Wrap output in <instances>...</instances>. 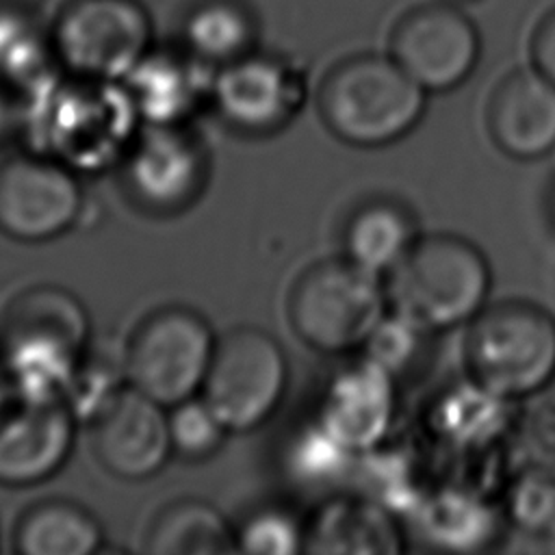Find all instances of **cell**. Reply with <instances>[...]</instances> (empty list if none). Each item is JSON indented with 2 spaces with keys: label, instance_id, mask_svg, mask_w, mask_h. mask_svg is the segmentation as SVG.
<instances>
[{
  "label": "cell",
  "instance_id": "1",
  "mask_svg": "<svg viewBox=\"0 0 555 555\" xmlns=\"http://www.w3.org/2000/svg\"><path fill=\"white\" fill-rule=\"evenodd\" d=\"M22 98L20 139L76 173L121 165L143 121L121 80H95L61 69Z\"/></svg>",
  "mask_w": 555,
  "mask_h": 555
},
{
  "label": "cell",
  "instance_id": "2",
  "mask_svg": "<svg viewBox=\"0 0 555 555\" xmlns=\"http://www.w3.org/2000/svg\"><path fill=\"white\" fill-rule=\"evenodd\" d=\"M89 336V314L74 293L54 284L30 286L0 317L2 373L26 392L65 397Z\"/></svg>",
  "mask_w": 555,
  "mask_h": 555
},
{
  "label": "cell",
  "instance_id": "3",
  "mask_svg": "<svg viewBox=\"0 0 555 555\" xmlns=\"http://www.w3.org/2000/svg\"><path fill=\"white\" fill-rule=\"evenodd\" d=\"M427 95L390 54L362 52L325 72L317 89V106L321 121L338 141L382 147L418 126Z\"/></svg>",
  "mask_w": 555,
  "mask_h": 555
},
{
  "label": "cell",
  "instance_id": "4",
  "mask_svg": "<svg viewBox=\"0 0 555 555\" xmlns=\"http://www.w3.org/2000/svg\"><path fill=\"white\" fill-rule=\"evenodd\" d=\"M384 282L392 312L421 330H451L483 310L492 271L473 241L434 232L421 234Z\"/></svg>",
  "mask_w": 555,
  "mask_h": 555
},
{
  "label": "cell",
  "instance_id": "5",
  "mask_svg": "<svg viewBox=\"0 0 555 555\" xmlns=\"http://www.w3.org/2000/svg\"><path fill=\"white\" fill-rule=\"evenodd\" d=\"M464 358L473 384L490 395H535L555 377V317L525 299L486 304L468 323Z\"/></svg>",
  "mask_w": 555,
  "mask_h": 555
},
{
  "label": "cell",
  "instance_id": "6",
  "mask_svg": "<svg viewBox=\"0 0 555 555\" xmlns=\"http://www.w3.org/2000/svg\"><path fill=\"white\" fill-rule=\"evenodd\" d=\"M293 332L314 351L347 353L364 347L390 312L384 278L347 256L310 264L286 299Z\"/></svg>",
  "mask_w": 555,
  "mask_h": 555
},
{
  "label": "cell",
  "instance_id": "7",
  "mask_svg": "<svg viewBox=\"0 0 555 555\" xmlns=\"http://www.w3.org/2000/svg\"><path fill=\"white\" fill-rule=\"evenodd\" d=\"M48 33L56 67L95 80H124L152 48L141 0H65Z\"/></svg>",
  "mask_w": 555,
  "mask_h": 555
},
{
  "label": "cell",
  "instance_id": "8",
  "mask_svg": "<svg viewBox=\"0 0 555 555\" xmlns=\"http://www.w3.org/2000/svg\"><path fill=\"white\" fill-rule=\"evenodd\" d=\"M217 338L210 323L189 306L150 312L124 347L128 384L163 408L202 392Z\"/></svg>",
  "mask_w": 555,
  "mask_h": 555
},
{
  "label": "cell",
  "instance_id": "9",
  "mask_svg": "<svg viewBox=\"0 0 555 555\" xmlns=\"http://www.w3.org/2000/svg\"><path fill=\"white\" fill-rule=\"evenodd\" d=\"M288 386V360L264 330L245 325L217 338L202 397L230 434L264 425Z\"/></svg>",
  "mask_w": 555,
  "mask_h": 555
},
{
  "label": "cell",
  "instance_id": "10",
  "mask_svg": "<svg viewBox=\"0 0 555 555\" xmlns=\"http://www.w3.org/2000/svg\"><path fill=\"white\" fill-rule=\"evenodd\" d=\"M388 54L427 93H444L477 69L481 35L460 7L431 0L397 17L388 37Z\"/></svg>",
  "mask_w": 555,
  "mask_h": 555
},
{
  "label": "cell",
  "instance_id": "11",
  "mask_svg": "<svg viewBox=\"0 0 555 555\" xmlns=\"http://www.w3.org/2000/svg\"><path fill=\"white\" fill-rule=\"evenodd\" d=\"M85 210L78 173L54 156L24 150L0 163V232L46 243L69 232Z\"/></svg>",
  "mask_w": 555,
  "mask_h": 555
},
{
  "label": "cell",
  "instance_id": "12",
  "mask_svg": "<svg viewBox=\"0 0 555 555\" xmlns=\"http://www.w3.org/2000/svg\"><path fill=\"white\" fill-rule=\"evenodd\" d=\"M76 416L65 397L26 392L0 382V483L26 488L46 481L74 449Z\"/></svg>",
  "mask_w": 555,
  "mask_h": 555
},
{
  "label": "cell",
  "instance_id": "13",
  "mask_svg": "<svg viewBox=\"0 0 555 555\" xmlns=\"http://www.w3.org/2000/svg\"><path fill=\"white\" fill-rule=\"evenodd\" d=\"M121 167L130 197L156 215L193 206L210 176L208 150L191 124H143Z\"/></svg>",
  "mask_w": 555,
  "mask_h": 555
},
{
  "label": "cell",
  "instance_id": "14",
  "mask_svg": "<svg viewBox=\"0 0 555 555\" xmlns=\"http://www.w3.org/2000/svg\"><path fill=\"white\" fill-rule=\"evenodd\" d=\"M306 93V69L297 61L254 50L215 69L210 104L228 126L247 134H269L293 121Z\"/></svg>",
  "mask_w": 555,
  "mask_h": 555
},
{
  "label": "cell",
  "instance_id": "15",
  "mask_svg": "<svg viewBox=\"0 0 555 555\" xmlns=\"http://www.w3.org/2000/svg\"><path fill=\"white\" fill-rule=\"evenodd\" d=\"M91 447L106 473L141 481L163 470L171 457L167 408L124 386L91 421Z\"/></svg>",
  "mask_w": 555,
  "mask_h": 555
},
{
  "label": "cell",
  "instance_id": "16",
  "mask_svg": "<svg viewBox=\"0 0 555 555\" xmlns=\"http://www.w3.org/2000/svg\"><path fill=\"white\" fill-rule=\"evenodd\" d=\"M215 69L186 48H150L121 80L143 124H191L204 104H210Z\"/></svg>",
  "mask_w": 555,
  "mask_h": 555
},
{
  "label": "cell",
  "instance_id": "17",
  "mask_svg": "<svg viewBox=\"0 0 555 555\" xmlns=\"http://www.w3.org/2000/svg\"><path fill=\"white\" fill-rule=\"evenodd\" d=\"M494 145L516 160H535L555 150V85L533 65L499 80L488 100Z\"/></svg>",
  "mask_w": 555,
  "mask_h": 555
},
{
  "label": "cell",
  "instance_id": "18",
  "mask_svg": "<svg viewBox=\"0 0 555 555\" xmlns=\"http://www.w3.org/2000/svg\"><path fill=\"white\" fill-rule=\"evenodd\" d=\"M392 418L390 371L369 360L332 379L321 425L349 451L375 444Z\"/></svg>",
  "mask_w": 555,
  "mask_h": 555
},
{
  "label": "cell",
  "instance_id": "19",
  "mask_svg": "<svg viewBox=\"0 0 555 555\" xmlns=\"http://www.w3.org/2000/svg\"><path fill=\"white\" fill-rule=\"evenodd\" d=\"M418 236V223L408 206L395 199H371L349 217L343 249L358 267L386 278Z\"/></svg>",
  "mask_w": 555,
  "mask_h": 555
},
{
  "label": "cell",
  "instance_id": "20",
  "mask_svg": "<svg viewBox=\"0 0 555 555\" xmlns=\"http://www.w3.org/2000/svg\"><path fill=\"white\" fill-rule=\"evenodd\" d=\"M102 542L98 518L69 499L37 501L22 512L13 531V546L24 555H89Z\"/></svg>",
  "mask_w": 555,
  "mask_h": 555
},
{
  "label": "cell",
  "instance_id": "21",
  "mask_svg": "<svg viewBox=\"0 0 555 555\" xmlns=\"http://www.w3.org/2000/svg\"><path fill=\"white\" fill-rule=\"evenodd\" d=\"M145 551L154 555H219L236 551V529L210 503L180 499L165 505L147 529Z\"/></svg>",
  "mask_w": 555,
  "mask_h": 555
},
{
  "label": "cell",
  "instance_id": "22",
  "mask_svg": "<svg viewBox=\"0 0 555 555\" xmlns=\"http://www.w3.org/2000/svg\"><path fill=\"white\" fill-rule=\"evenodd\" d=\"M182 48L219 69L258 50V22L241 0H204L184 20Z\"/></svg>",
  "mask_w": 555,
  "mask_h": 555
},
{
  "label": "cell",
  "instance_id": "23",
  "mask_svg": "<svg viewBox=\"0 0 555 555\" xmlns=\"http://www.w3.org/2000/svg\"><path fill=\"white\" fill-rule=\"evenodd\" d=\"M56 69L50 33L30 13L0 4V85L22 95Z\"/></svg>",
  "mask_w": 555,
  "mask_h": 555
},
{
  "label": "cell",
  "instance_id": "24",
  "mask_svg": "<svg viewBox=\"0 0 555 555\" xmlns=\"http://www.w3.org/2000/svg\"><path fill=\"white\" fill-rule=\"evenodd\" d=\"M392 527L366 503L336 501L306 529V551L384 553L397 551Z\"/></svg>",
  "mask_w": 555,
  "mask_h": 555
},
{
  "label": "cell",
  "instance_id": "25",
  "mask_svg": "<svg viewBox=\"0 0 555 555\" xmlns=\"http://www.w3.org/2000/svg\"><path fill=\"white\" fill-rule=\"evenodd\" d=\"M124 386H128L124 349L115 356L89 343L65 388V401L78 423H89Z\"/></svg>",
  "mask_w": 555,
  "mask_h": 555
},
{
  "label": "cell",
  "instance_id": "26",
  "mask_svg": "<svg viewBox=\"0 0 555 555\" xmlns=\"http://www.w3.org/2000/svg\"><path fill=\"white\" fill-rule=\"evenodd\" d=\"M167 421L173 453L193 462L215 455L230 434L202 395L167 408Z\"/></svg>",
  "mask_w": 555,
  "mask_h": 555
},
{
  "label": "cell",
  "instance_id": "27",
  "mask_svg": "<svg viewBox=\"0 0 555 555\" xmlns=\"http://www.w3.org/2000/svg\"><path fill=\"white\" fill-rule=\"evenodd\" d=\"M236 551L254 555H293L306 551V529L286 509L262 507L236 529Z\"/></svg>",
  "mask_w": 555,
  "mask_h": 555
},
{
  "label": "cell",
  "instance_id": "28",
  "mask_svg": "<svg viewBox=\"0 0 555 555\" xmlns=\"http://www.w3.org/2000/svg\"><path fill=\"white\" fill-rule=\"evenodd\" d=\"M507 516L525 533L546 538L555 527V477L544 470L522 473L509 488Z\"/></svg>",
  "mask_w": 555,
  "mask_h": 555
},
{
  "label": "cell",
  "instance_id": "29",
  "mask_svg": "<svg viewBox=\"0 0 555 555\" xmlns=\"http://www.w3.org/2000/svg\"><path fill=\"white\" fill-rule=\"evenodd\" d=\"M531 65L555 85V7L535 24L529 39Z\"/></svg>",
  "mask_w": 555,
  "mask_h": 555
},
{
  "label": "cell",
  "instance_id": "30",
  "mask_svg": "<svg viewBox=\"0 0 555 555\" xmlns=\"http://www.w3.org/2000/svg\"><path fill=\"white\" fill-rule=\"evenodd\" d=\"M20 121H22L20 93L0 85V147L7 145L13 137L20 139Z\"/></svg>",
  "mask_w": 555,
  "mask_h": 555
},
{
  "label": "cell",
  "instance_id": "31",
  "mask_svg": "<svg viewBox=\"0 0 555 555\" xmlns=\"http://www.w3.org/2000/svg\"><path fill=\"white\" fill-rule=\"evenodd\" d=\"M544 542H546V551L555 553V527H553V531L544 538Z\"/></svg>",
  "mask_w": 555,
  "mask_h": 555
},
{
  "label": "cell",
  "instance_id": "32",
  "mask_svg": "<svg viewBox=\"0 0 555 555\" xmlns=\"http://www.w3.org/2000/svg\"><path fill=\"white\" fill-rule=\"evenodd\" d=\"M4 379V373H2V366H0V382Z\"/></svg>",
  "mask_w": 555,
  "mask_h": 555
}]
</instances>
